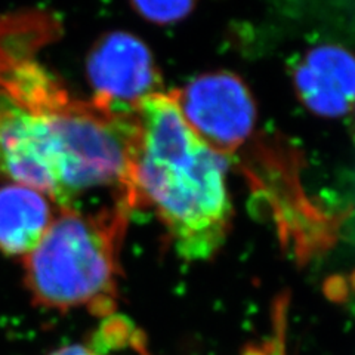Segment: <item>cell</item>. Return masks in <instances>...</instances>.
<instances>
[{"label": "cell", "mask_w": 355, "mask_h": 355, "mask_svg": "<svg viewBox=\"0 0 355 355\" xmlns=\"http://www.w3.org/2000/svg\"><path fill=\"white\" fill-rule=\"evenodd\" d=\"M293 82L299 98L317 116L327 119L342 117L352 107L345 96L320 83L302 61L295 67Z\"/></svg>", "instance_id": "8"}, {"label": "cell", "mask_w": 355, "mask_h": 355, "mask_svg": "<svg viewBox=\"0 0 355 355\" xmlns=\"http://www.w3.org/2000/svg\"><path fill=\"white\" fill-rule=\"evenodd\" d=\"M314 71L327 79L333 86L355 103V57L347 49L323 44L308 51L302 60Z\"/></svg>", "instance_id": "7"}, {"label": "cell", "mask_w": 355, "mask_h": 355, "mask_svg": "<svg viewBox=\"0 0 355 355\" xmlns=\"http://www.w3.org/2000/svg\"><path fill=\"white\" fill-rule=\"evenodd\" d=\"M86 73L98 103L133 108L148 95L160 92V74L148 46L126 31L99 39L87 55Z\"/></svg>", "instance_id": "5"}, {"label": "cell", "mask_w": 355, "mask_h": 355, "mask_svg": "<svg viewBox=\"0 0 355 355\" xmlns=\"http://www.w3.org/2000/svg\"><path fill=\"white\" fill-rule=\"evenodd\" d=\"M130 210L121 197L92 214L60 209L39 246L24 258V280L35 304L55 311L86 308L98 317L113 314Z\"/></svg>", "instance_id": "2"}, {"label": "cell", "mask_w": 355, "mask_h": 355, "mask_svg": "<svg viewBox=\"0 0 355 355\" xmlns=\"http://www.w3.org/2000/svg\"><path fill=\"white\" fill-rule=\"evenodd\" d=\"M137 135L121 196L132 209L151 206L178 254L209 259L231 222L227 159L185 120L173 94H153L133 107Z\"/></svg>", "instance_id": "1"}, {"label": "cell", "mask_w": 355, "mask_h": 355, "mask_svg": "<svg viewBox=\"0 0 355 355\" xmlns=\"http://www.w3.org/2000/svg\"><path fill=\"white\" fill-rule=\"evenodd\" d=\"M197 0H130L132 8L154 24H175L191 12Z\"/></svg>", "instance_id": "9"}, {"label": "cell", "mask_w": 355, "mask_h": 355, "mask_svg": "<svg viewBox=\"0 0 355 355\" xmlns=\"http://www.w3.org/2000/svg\"><path fill=\"white\" fill-rule=\"evenodd\" d=\"M175 96L188 125L220 154L243 146L257 123V105L248 86L228 71L198 76Z\"/></svg>", "instance_id": "4"}, {"label": "cell", "mask_w": 355, "mask_h": 355, "mask_svg": "<svg viewBox=\"0 0 355 355\" xmlns=\"http://www.w3.org/2000/svg\"><path fill=\"white\" fill-rule=\"evenodd\" d=\"M52 355H98L95 351L89 349L82 345H69L58 351H55Z\"/></svg>", "instance_id": "10"}, {"label": "cell", "mask_w": 355, "mask_h": 355, "mask_svg": "<svg viewBox=\"0 0 355 355\" xmlns=\"http://www.w3.org/2000/svg\"><path fill=\"white\" fill-rule=\"evenodd\" d=\"M49 197L35 188L8 184L0 188V250L9 257H27L35 250L55 219Z\"/></svg>", "instance_id": "6"}, {"label": "cell", "mask_w": 355, "mask_h": 355, "mask_svg": "<svg viewBox=\"0 0 355 355\" xmlns=\"http://www.w3.org/2000/svg\"><path fill=\"white\" fill-rule=\"evenodd\" d=\"M0 178L35 188L60 209L73 207L65 190L60 141L46 114L0 89Z\"/></svg>", "instance_id": "3"}]
</instances>
